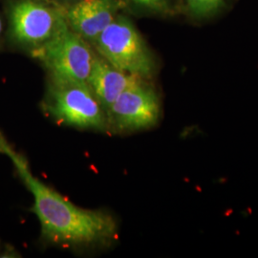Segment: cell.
<instances>
[{"label": "cell", "instance_id": "6da1fadb", "mask_svg": "<svg viewBox=\"0 0 258 258\" xmlns=\"http://www.w3.org/2000/svg\"><path fill=\"white\" fill-rule=\"evenodd\" d=\"M34 196L33 212L41 234L50 243L65 246H109L118 236V223L103 211L76 206L33 176L26 161L16 153L11 158Z\"/></svg>", "mask_w": 258, "mask_h": 258}, {"label": "cell", "instance_id": "7a4b0ae2", "mask_svg": "<svg viewBox=\"0 0 258 258\" xmlns=\"http://www.w3.org/2000/svg\"><path fill=\"white\" fill-rule=\"evenodd\" d=\"M43 109L57 121L79 128L107 130V118L88 84L50 79Z\"/></svg>", "mask_w": 258, "mask_h": 258}, {"label": "cell", "instance_id": "3957f363", "mask_svg": "<svg viewBox=\"0 0 258 258\" xmlns=\"http://www.w3.org/2000/svg\"><path fill=\"white\" fill-rule=\"evenodd\" d=\"M99 55L127 74L151 77L155 62L150 50L128 19L117 16L92 42Z\"/></svg>", "mask_w": 258, "mask_h": 258}, {"label": "cell", "instance_id": "277c9868", "mask_svg": "<svg viewBox=\"0 0 258 258\" xmlns=\"http://www.w3.org/2000/svg\"><path fill=\"white\" fill-rule=\"evenodd\" d=\"M46 68L49 79L86 83L92 67L93 53L87 41L69 25L55 37L31 51Z\"/></svg>", "mask_w": 258, "mask_h": 258}, {"label": "cell", "instance_id": "5b68a950", "mask_svg": "<svg viewBox=\"0 0 258 258\" xmlns=\"http://www.w3.org/2000/svg\"><path fill=\"white\" fill-rule=\"evenodd\" d=\"M11 24L16 40L32 49L40 46L68 26L66 13L38 0H21L12 9Z\"/></svg>", "mask_w": 258, "mask_h": 258}, {"label": "cell", "instance_id": "8992f818", "mask_svg": "<svg viewBox=\"0 0 258 258\" xmlns=\"http://www.w3.org/2000/svg\"><path fill=\"white\" fill-rule=\"evenodd\" d=\"M156 92L142 80L125 89L106 111L108 129L117 132L148 128L160 118Z\"/></svg>", "mask_w": 258, "mask_h": 258}, {"label": "cell", "instance_id": "52a82bcc", "mask_svg": "<svg viewBox=\"0 0 258 258\" xmlns=\"http://www.w3.org/2000/svg\"><path fill=\"white\" fill-rule=\"evenodd\" d=\"M119 0H80L66 12L69 27L93 42L116 19Z\"/></svg>", "mask_w": 258, "mask_h": 258}, {"label": "cell", "instance_id": "ba28073f", "mask_svg": "<svg viewBox=\"0 0 258 258\" xmlns=\"http://www.w3.org/2000/svg\"><path fill=\"white\" fill-rule=\"evenodd\" d=\"M142 78L122 72L100 55H94L86 83L105 112L121 93L141 82Z\"/></svg>", "mask_w": 258, "mask_h": 258}, {"label": "cell", "instance_id": "9c48e42d", "mask_svg": "<svg viewBox=\"0 0 258 258\" xmlns=\"http://www.w3.org/2000/svg\"><path fill=\"white\" fill-rule=\"evenodd\" d=\"M225 0H186L188 12L197 19L208 18L220 9Z\"/></svg>", "mask_w": 258, "mask_h": 258}, {"label": "cell", "instance_id": "30bf717a", "mask_svg": "<svg viewBox=\"0 0 258 258\" xmlns=\"http://www.w3.org/2000/svg\"><path fill=\"white\" fill-rule=\"evenodd\" d=\"M141 7L158 13H164L169 9L167 0H131Z\"/></svg>", "mask_w": 258, "mask_h": 258}, {"label": "cell", "instance_id": "8fae6325", "mask_svg": "<svg viewBox=\"0 0 258 258\" xmlns=\"http://www.w3.org/2000/svg\"><path fill=\"white\" fill-rule=\"evenodd\" d=\"M0 152L6 154L10 158L13 156L14 154H16L14 149L11 148V146L7 143V141L4 139V137L1 134H0Z\"/></svg>", "mask_w": 258, "mask_h": 258}, {"label": "cell", "instance_id": "7c38bea8", "mask_svg": "<svg viewBox=\"0 0 258 258\" xmlns=\"http://www.w3.org/2000/svg\"><path fill=\"white\" fill-rule=\"evenodd\" d=\"M2 32V22H1V19H0V34Z\"/></svg>", "mask_w": 258, "mask_h": 258}]
</instances>
